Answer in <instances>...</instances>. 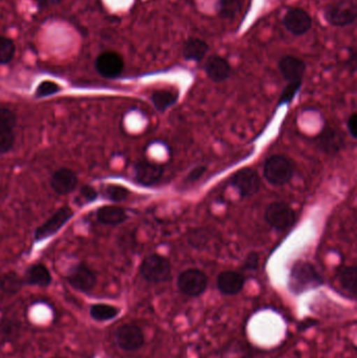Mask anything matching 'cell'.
Masks as SVG:
<instances>
[{
  "instance_id": "6da1fadb",
  "label": "cell",
  "mask_w": 357,
  "mask_h": 358,
  "mask_svg": "<svg viewBox=\"0 0 357 358\" xmlns=\"http://www.w3.org/2000/svg\"><path fill=\"white\" fill-rule=\"evenodd\" d=\"M323 284L324 279L312 263L298 261L291 267L289 287L296 296L316 289Z\"/></svg>"
},
{
  "instance_id": "7a4b0ae2",
  "label": "cell",
  "mask_w": 357,
  "mask_h": 358,
  "mask_svg": "<svg viewBox=\"0 0 357 358\" xmlns=\"http://www.w3.org/2000/svg\"><path fill=\"white\" fill-rule=\"evenodd\" d=\"M171 262L161 255L152 254L143 260L140 267L142 277L149 283L159 284L171 277Z\"/></svg>"
},
{
  "instance_id": "3957f363",
  "label": "cell",
  "mask_w": 357,
  "mask_h": 358,
  "mask_svg": "<svg viewBox=\"0 0 357 358\" xmlns=\"http://www.w3.org/2000/svg\"><path fill=\"white\" fill-rule=\"evenodd\" d=\"M356 4L351 0H341L324 8V19L333 27H349L356 22Z\"/></svg>"
},
{
  "instance_id": "277c9868",
  "label": "cell",
  "mask_w": 357,
  "mask_h": 358,
  "mask_svg": "<svg viewBox=\"0 0 357 358\" xmlns=\"http://www.w3.org/2000/svg\"><path fill=\"white\" fill-rule=\"evenodd\" d=\"M263 176L270 185L275 187H282L293 178V164L286 157L275 155L265 162Z\"/></svg>"
},
{
  "instance_id": "5b68a950",
  "label": "cell",
  "mask_w": 357,
  "mask_h": 358,
  "mask_svg": "<svg viewBox=\"0 0 357 358\" xmlns=\"http://www.w3.org/2000/svg\"><path fill=\"white\" fill-rule=\"evenodd\" d=\"M177 287L184 296H201L207 287V275L201 269H187L178 275Z\"/></svg>"
},
{
  "instance_id": "8992f818",
  "label": "cell",
  "mask_w": 357,
  "mask_h": 358,
  "mask_svg": "<svg viewBox=\"0 0 357 358\" xmlns=\"http://www.w3.org/2000/svg\"><path fill=\"white\" fill-rule=\"evenodd\" d=\"M265 220L272 229L283 231L289 229L296 221V213L285 202H272L266 208Z\"/></svg>"
},
{
  "instance_id": "52a82bcc",
  "label": "cell",
  "mask_w": 357,
  "mask_h": 358,
  "mask_svg": "<svg viewBox=\"0 0 357 358\" xmlns=\"http://www.w3.org/2000/svg\"><path fill=\"white\" fill-rule=\"evenodd\" d=\"M73 208L71 206H62L54 213L45 222L42 223L35 231L34 237L36 241H42L52 236L56 235L69 220L73 217Z\"/></svg>"
},
{
  "instance_id": "ba28073f",
  "label": "cell",
  "mask_w": 357,
  "mask_h": 358,
  "mask_svg": "<svg viewBox=\"0 0 357 358\" xmlns=\"http://www.w3.org/2000/svg\"><path fill=\"white\" fill-rule=\"evenodd\" d=\"M117 346L126 352L140 350L145 345V336L142 329L134 324H124L115 334Z\"/></svg>"
},
{
  "instance_id": "9c48e42d",
  "label": "cell",
  "mask_w": 357,
  "mask_h": 358,
  "mask_svg": "<svg viewBox=\"0 0 357 358\" xmlns=\"http://www.w3.org/2000/svg\"><path fill=\"white\" fill-rule=\"evenodd\" d=\"M231 183L242 198L253 197L261 187V179L252 168L239 170L233 176Z\"/></svg>"
},
{
  "instance_id": "30bf717a",
  "label": "cell",
  "mask_w": 357,
  "mask_h": 358,
  "mask_svg": "<svg viewBox=\"0 0 357 358\" xmlns=\"http://www.w3.org/2000/svg\"><path fill=\"white\" fill-rule=\"evenodd\" d=\"M283 25L293 36L305 35L312 27V18L307 10L301 8H291L283 17Z\"/></svg>"
},
{
  "instance_id": "8fae6325",
  "label": "cell",
  "mask_w": 357,
  "mask_h": 358,
  "mask_svg": "<svg viewBox=\"0 0 357 358\" xmlns=\"http://www.w3.org/2000/svg\"><path fill=\"white\" fill-rule=\"evenodd\" d=\"M66 280L71 287L82 292H92L98 282L96 273L85 263H79L71 268Z\"/></svg>"
},
{
  "instance_id": "7c38bea8",
  "label": "cell",
  "mask_w": 357,
  "mask_h": 358,
  "mask_svg": "<svg viewBox=\"0 0 357 358\" xmlns=\"http://www.w3.org/2000/svg\"><path fill=\"white\" fill-rule=\"evenodd\" d=\"M94 67L105 79H117L123 73L125 63L123 57L115 52H104L96 57Z\"/></svg>"
},
{
  "instance_id": "4fadbf2b",
  "label": "cell",
  "mask_w": 357,
  "mask_h": 358,
  "mask_svg": "<svg viewBox=\"0 0 357 358\" xmlns=\"http://www.w3.org/2000/svg\"><path fill=\"white\" fill-rule=\"evenodd\" d=\"M134 171H136V182L144 187H152L163 178L165 169L159 164L151 163L146 159H143L136 164Z\"/></svg>"
},
{
  "instance_id": "5bb4252c",
  "label": "cell",
  "mask_w": 357,
  "mask_h": 358,
  "mask_svg": "<svg viewBox=\"0 0 357 358\" xmlns=\"http://www.w3.org/2000/svg\"><path fill=\"white\" fill-rule=\"evenodd\" d=\"M203 69L209 79L215 83H222L232 75V67L230 63L219 55L209 57L203 65Z\"/></svg>"
},
{
  "instance_id": "9a60e30c",
  "label": "cell",
  "mask_w": 357,
  "mask_h": 358,
  "mask_svg": "<svg viewBox=\"0 0 357 358\" xmlns=\"http://www.w3.org/2000/svg\"><path fill=\"white\" fill-rule=\"evenodd\" d=\"M50 185L59 195H67L75 191L78 185V178L73 170L60 168L52 174Z\"/></svg>"
},
{
  "instance_id": "2e32d148",
  "label": "cell",
  "mask_w": 357,
  "mask_h": 358,
  "mask_svg": "<svg viewBox=\"0 0 357 358\" xmlns=\"http://www.w3.org/2000/svg\"><path fill=\"white\" fill-rule=\"evenodd\" d=\"M279 71L289 83L303 81L306 64L303 60L295 56H284L279 61Z\"/></svg>"
},
{
  "instance_id": "e0dca14e",
  "label": "cell",
  "mask_w": 357,
  "mask_h": 358,
  "mask_svg": "<svg viewBox=\"0 0 357 358\" xmlns=\"http://www.w3.org/2000/svg\"><path fill=\"white\" fill-rule=\"evenodd\" d=\"M318 144L325 153L335 155L345 146V138L337 128L326 126L318 136Z\"/></svg>"
},
{
  "instance_id": "ac0fdd59",
  "label": "cell",
  "mask_w": 357,
  "mask_h": 358,
  "mask_svg": "<svg viewBox=\"0 0 357 358\" xmlns=\"http://www.w3.org/2000/svg\"><path fill=\"white\" fill-rule=\"evenodd\" d=\"M245 285V277L237 271H224L218 275L217 287L222 294L236 296L242 292Z\"/></svg>"
},
{
  "instance_id": "d6986e66",
  "label": "cell",
  "mask_w": 357,
  "mask_h": 358,
  "mask_svg": "<svg viewBox=\"0 0 357 358\" xmlns=\"http://www.w3.org/2000/svg\"><path fill=\"white\" fill-rule=\"evenodd\" d=\"M128 215L125 208L117 206H105L96 210L99 222L109 227H117L127 220Z\"/></svg>"
},
{
  "instance_id": "ffe728a7",
  "label": "cell",
  "mask_w": 357,
  "mask_h": 358,
  "mask_svg": "<svg viewBox=\"0 0 357 358\" xmlns=\"http://www.w3.org/2000/svg\"><path fill=\"white\" fill-rule=\"evenodd\" d=\"M24 284L38 287H48L52 283V275L48 267L43 264H34L29 266L25 271L23 278Z\"/></svg>"
},
{
  "instance_id": "44dd1931",
  "label": "cell",
  "mask_w": 357,
  "mask_h": 358,
  "mask_svg": "<svg viewBox=\"0 0 357 358\" xmlns=\"http://www.w3.org/2000/svg\"><path fill=\"white\" fill-rule=\"evenodd\" d=\"M209 50V44L205 40L201 39V38L191 37L184 43L182 56L187 61L201 62L207 56Z\"/></svg>"
},
{
  "instance_id": "7402d4cb",
  "label": "cell",
  "mask_w": 357,
  "mask_h": 358,
  "mask_svg": "<svg viewBox=\"0 0 357 358\" xmlns=\"http://www.w3.org/2000/svg\"><path fill=\"white\" fill-rule=\"evenodd\" d=\"M178 98H180V94L177 92L167 90H155L151 94V101L159 113H165L170 107L175 105Z\"/></svg>"
},
{
  "instance_id": "603a6c76",
  "label": "cell",
  "mask_w": 357,
  "mask_h": 358,
  "mask_svg": "<svg viewBox=\"0 0 357 358\" xmlns=\"http://www.w3.org/2000/svg\"><path fill=\"white\" fill-rule=\"evenodd\" d=\"M337 280L345 292L351 294L352 296H356L357 269L356 266L342 267L337 273Z\"/></svg>"
},
{
  "instance_id": "cb8c5ba5",
  "label": "cell",
  "mask_w": 357,
  "mask_h": 358,
  "mask_svg": "<svg viewBox=\"0 0 357 358\" xmlns=\"http://www.w3.org/2000/svg\"><path fill=\"white\" fill-rule=\"evenodd\" d=\"M119 313V308L108 304H94L89 309L90 317L96 322L111 321L115 320Z\"/></svg>"
},
{
  "instance_id": "d4e9b609",
  "label": "cell",
  "mask_w": 357,
  "mask_h": 358,
  "mask_svg": "<svg viewBox=\"0 0 357 358\" xmlns=\"http://www.w3.org/2000/svg\"><path fill=\"white\" fill-rule=\"evenodd\" d=\"M24 281L16 273H4L0 278V289L8 294H16L22 289Z\"/></svg>"
},
{
  "instance_id": "484cf974",
  "label": "cell",
  "mask_w": 357,
  "mask_h": 358,
  "mask_svg": "<svg viewBox=\"0 0 357 358\" xmlns=\"http://www.w3.org/2000/svg\"><path fill=\"white\" fill-rule=\"evenodd\" d=\"M242 8V0H219L217 12L221 18L233 19L239 14Z\"/></svg>"
},
{
  "instance_id": "4316f807",
  "label": "cell",
  "mask_w": 357,
  "mask_h": 358,
  "mask_svg": "<svg viewBox=\"0 0 357 358\" xmlns=\"http://www.w3.org/2000/svg\"><path fill=\"white\" fill-rule=\"evenodd\" d=\"M129 189L123 185H108L104 187L103 196L112 202H123L129 197Z\"/></svg>"
},
{
  "instance_id": "83f0119b",
  "label": "cell",
  "mask_w": 357,
  "mask_h": 358,
  "mask_svg": "<svg viewBox=\"0 0 357 358\" xmlns=\"http://www.w3.org/2000/svg\"><path fill=\"white\" fill-rule=\"evenodd\" d=\"M16 46L10 38L0 36V65L8 64L13 60Z\"/></svg>"
},
{
  "instance_id": "f1b7e54d",
  "label": "cell",
  "mask_w": 357,
  "mask_h": 358,
  "mask_svg": "<svg viewBox=\"0 0 357 358\" xmlns=\"http://www.w3.org/2000/svg\"><path fill=\"white\" fill-rule=\"evenodd\" d=\"M20 331V323L10 319L0 320V336L4 340L16 338Z\"/></svg>"
},
{
  "instance_id": "f546056e",
  "label": "cell",
  "mask_w": 357,
  "mask_h": 358,
  "mask_svg": "<svg viewBox=\"0 0 357 358\" xmlns=\"http://www.w3.org/2000/svg\"><path fill=\"white\" fill-rule=\"evenodd\" d=\"M61 92V87L54 81H42L36 88L35 98L42 99L46 96H54Z\"/></svg>"
},
{
  "instance_id": "4dcf8cb0",
  "label": "cell",
  "mask_w": 357,
  "mask_h": 358,
  "mask_svg": "<svg viewBox=\"0 0 357 358\" xmlns=\"http://www.w3.org/2000/svg\"><path fill=\"white\" fill-rule=\"evenodd\" d=\"M14 144V130L0 129V155L12 150Z\"/></svg>"
},
{
  "instance_id": "1f68e13d",
  "label": "cell",
  "mask_w": 357,
  "mask_h": 358,
  "mask_svg": "<svg viewBox=\"0 0 357 358\" xmlns=\"http://www.w3.org/2000/svg\"><path fill=\"white\" fill-rule=\"evenodd\" d=\"M302 86V81L299 82H291L287 84L286 87L283 90L282 94H281L280 100H279V105L287 104V103L291 102L295 98L296 94L299 92L300 88Z\"/></svg>"
},
{
  "instance_id": "d6a6232c",
  "label": "cell",
  "mask_w": 357,
  "mask_h": 358,
  "mask_svg": "<svg viewBox=\"0 0 357 358\" xmlns=\"http://www.w3.org/2000/svg\"><path fill=\"white\" fill-rule=\"evenodd\" d=\"M17 125V117L8 108H0V129L14 130Z\"/></svg>"
},
{
  "instance_id": "836d02e7",
  "label": "cell",
  "mask_w": 357,
  "mask_h": 358,
  "mask_svg": "<svg viewBox=\"0 0 357 358\" xmlns=\"http://www.w3.org/2000/svg\"><path fill=\"white\" fill-rule=\"evenodd\" d=\"M80 197L83 198L85 203L94 201L98 198V192L92 185H83L80 189Z\"/></svg>"
},
{
  "instance_id": "e575fe53",
  "label": "cell",
  "mask_w": 357,
  "mask_h": 358,
  "mask_svg": "<svg viewBox=\"0 0 357 358\" xmlns=\"http://www.w3.org/2000/svg\"><path fill=\"white\" fill-rule=\"evenodd\" d=\"M207 172V168L203 167V166H199V167L195 168L189 174L188 178H187V181L189 182H195V181L199 180L201 178H203V174Z\"/></svg>"
},
{
  "instance_id": "d590c367",
  "label": "cell",
  "mask_w": 357,
  "mask_h": 358,
  "mask_svg": "<svg viewBox=\"0 0 357 358\" xmlns=\"http://www.w3.org/2000/svg\"><path fill=\"white\" fill-rule=\"evenodd\" d=\"M347 128L349 130V134H351L352 138L356 140L357 138V115L356 113H352L350 115L349 119L347 122Z\"/></svg>"
},
{
  "instance_id": "8d00e7d4",
  "label": "cell",
  "mask_w": 357,
  "mask_h": 358,
  "mask_svg": "<svg viewBox=\"0 0 357 358\" xmlns=\"http://www.w3.org/2000/svg\"><path fill=\"white\" fill-rule=\"evenodd\" d=\"M258 263H259V256H258V254H249L247 256V261H245V268L249 269V271H256L258 267Z\"/></svg>"
},
{
  "instance_id": "74e56055",
  "label": "cell",
  "mask_w": 357,
  "mask_h": 358,
  "mask_svg": "<svg viewBox=\"0 0 357 358\" xmlns=\"http://www.w3.org/2000/svg\"><path fill=\"white\" fill-rule=\"evenodd\" d=\"M36 1H37L38 6L40 8H46L57 6V4L62 2L63 0H36Z\"/></svg>"
}]
</instances>
